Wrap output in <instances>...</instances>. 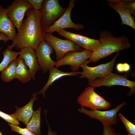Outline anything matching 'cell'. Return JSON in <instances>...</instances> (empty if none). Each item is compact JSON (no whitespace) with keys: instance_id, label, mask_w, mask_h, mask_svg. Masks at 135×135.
<instances>
[{"instance_id":"obj_1","label":"cell","mask_w":135,"mask_h":135,"mask_svg":"<svg viewBox=\"0 0 135 135\" xmlns=\"http://www.w3.org/2000/svg\"><path fill=\"white\" fill-rule=\"evenodd\" d=\"M26 18L23 20L14 40L7 48L12 50L15 48L20 50L30 47L35 50L40 43L44 40L42 16L40 10L33 8L26 12Z\"/></svg>"},{"instance_id":"obj_2","label":"cell","mask_w":135,"mask_h":135,"mask_svg":"<svg viewBox=\"0 0 135 135\" xmlns=\"http://www.w3.org/2000/svg\"><path fill=\"white\" fill-rule=\"evenodd\" d=\"M100 46L92 52V56L88 60L89 62H95L113 53L122 50L128 49L131 46L128 38L124 36L116 37L110 32L106 30L100 33Z\"/></svg>"},{"instance_id":"obj_3","label":"cell","mask_w":135,"mask_h":135,"mask_svg":"<svg viewBox=\"0 0 135 135\" xmlns=\"http://www.w3.org/2000/svg\"><path fill=\"white\" fill-rule=\"evenodd\" d=\"M94 88L89 86L78 97V103L82 107L89 108L91 110L108 109L111 106V103L97 94Z\"/></svg>"},{"instance_id":"obj_4","label":"cell","mask_w":135,"mask_h":135,"mask_svg":"<svg viewBox=\"0 0 135 135\" xmlns=\"http://www.w3.org/2000/svg\"><path fill=\"white\" fill-rule=\"evenodd\" d=\"M66 8L62 7L58 0H44L40 11L44 31L63 14Z\"/></svg>"},{"instance_id":"obj_5","label":"cell","mask_w":135,"mask_h":135,"mask_svg":"<svg viewBox=\"0 0 135 135\" xmlns=\"http://www.w3.org/2000/svg\"><path fill=\"white\" fill-rule=\"evenodd\" d=\"M119 53V51L118 52L112 60L109 62L94 67L88 66L87 64L90 62L88 60L80 66L82 68L83 71L80 73V78H87L89 83L93 82L97 78H103L112 72L116 59Z\"/></svg>"},{"instance_id":"obj_6","label":"cell","mask_w":135,"mask_h":135,"mask_svg":"<svg viewBox=\"0 0 135 135\" xmlns=\"http://www.w3.org/2000/svg\"><path fill=\"white\" fill-rule=\"evenodd\" d=\"M44 40L48 43L54 50L57 61L62 58L66 53L71 51L83 50L78 45L68 40L58 38L52 34L44 33Z\"/></svg>"},{"instance_id":"obj_7","label":"cell","mask_w":135,"mask_h":135,"mask_svg":"<svg viewBox=\"0 0 135 135\" xmlns=\"http://www.w3.org/2000/svg\"><path fill=\"white\" fill-rule=\"evenodd\" d=\"M89 86L94 88L102 86L109 87L112 86L118 85L127 86L130 89L127 94L130 96L135 92V82L128 79L126 76L120 75L111 73L104 77L96 79L88 84Z\"/></svg>"},{"instance_id":"obj_8","label":"cell","mask_w":135,"mask_h":135,"mask_svg":"<svg viewBox=\"0 0 135 135\" xmlns=\"http://www.w3.org/2000/svg\"><path fill=\"white\" fill-rule=\"evenodd\" d=\"M126 102H123L116 107L109 110L102 111L97 110H88L82 107L78 109L79 112L89 116L92 118L100 122L103 125L111 126L117 123V113L120 109L126 105Z\"/></svg>"},{"instance_id":"obj_9","label":"cell","mask_w":135,"mask_h":135,"mask_svg":"<svg viewBox=\"0 0 135 135\" xmlns=\"http://www.w3.org/2000/svg\"><path fill=\"white\" fill-rule=\"evenodd\" d=\"M92 52L85 50L68 52L62 58L56 62V67L58 68L63 65H69L72 72H77L80 66L90 58Z\"/></svg>"},{"instance_id":"obj_10","label":"cell","mask_w":135,"mask_h":135,"mask_svg":"<svg viewBox=\"0 0 135 135\" xmlns=\"http://www.w3.org/2000/svg\"><path fill=\"white\" fill-rule=\"evenodd\" d=\"M75 5V0H70L68 6L60 18L54 22L44 32L52 34L66 28H71L79 30L84 28L83 25L74 23L72 20L70 14Z\"/></svg>"},{"instance_id":"obj_11","label":"cell","mask_w":135,"mask_h":135,"mask_svg":"<svg viewBox=\"0 0 135 135\" xmlns=\"http://www.w3.org/2000/svg\"><path fill=\"white\" fill-rule=\"evenodd\" d=\"M7 8L8 16L18 31L25 13L29 9L33 8L28 0H14Z\"/></svg>"},{"instance_id":"obj_12","label":"cell","mask_w":135,"mask_h":135,"mask_svg":"<svg viewBox=\"0 0 135 135\" xmlns=\"http://www.w3.org/2000/svg\"><path fill=\"white\" fill-rule=\"evenodd\" d=\"M54 50L52 47L44 40L35 50L38 64L44 74L46 73L56 66V62L52 60L50 56Z\"/></svg>"},{"instance_id":"obj_13","label":"cell","mask_w":135,"mask_h":135,"mask_svg":"<svg viewBox=\"0 0 135 135\" xmlns=\"http://www.w3.org/2000/svg\"><path fill=\"white\" fill-rule=\"evenodd\" d=\"M56 32L66 40H70L84 50L93 52L100 46L99 40L71 32L64 29L59 30Z\"/></svg>"},{"instance_id":"obj_14","label":"cell","mask_w":135,"mask_h":135,"mask_svg":"<svg viewBox=\"0 0 135 135\" xmlns=\"http://www.w3.org/2000/svg\"><path fill=\"white\" fill-rule=\"evenodd\" d=\"M19 51V57L24 60L28 70L33 80H35V75L37 71L40 69L36 56L35 50L30 47L21 49Z\"/></svg>"},{"instance_id":"obj_15","label":"cell","mask_w":135,"mask_h":135,"mask_svg":"<svg viewBox=\"0 0 135 135\" xmlns=\"http://www.w3.org/2000/svg\"><path fill=\"white\" fill-rule=\"evenodd\" d=\"M108 5L119 14L122 20L120 25H127L135 30L134 18L120 1L108 0Z\"/></svg>"},{"instance_id":"obj_16","label":"cell","mask_w":135,"mask_h":135,"mask_svg":"<svg viewBox=\"0 0 135 135\" xmlns=\"http://www.w3.org/2000/svg\"><path fill=\"white\" fill-rule=\"evenodd\" d=\"M8 11L7 8L0 4V32L6 34L13 42L16 33L15 27L7 16Z\"/></svg>"},{"instance_id":"obj_17","label":"cell","mask_w":135,"mask_h":135,"mask_svg":"<svg viewBox=\"0 0 135 135\" xmlns=\"http://www.w3.org/2000/svg\"><path fill=\"white\" fill-rule=\"evenodd\" d=\"M37 99L36 96L33 94V97L26 105L20 108L16 106V112L10 115L18 120L22 121L26 125L34 112L33 109V105Z\"/></svg>"},{"instance_id":"obj_18","label":"cell","mask_w":135,"mask_h":135,"mask_svg":"<svg viewBox=\"0 0 135 135\" xmlns=\"http://www.w3.org/2000/svg\"><path fill=\"white\" fill-rule=\"evenodd\" d=\"M49 71V76L46 84L42 90L38 93L34 94V95L36 96L38 94H41L44 97L46 91L55 81L65 76H78V74H80L81 72L78 71L69 72H64L59 70L56 67H54Z\"/></svg>"},{"instance_id":"obj_19","label":"cell","mask_w":135,"mask_h":135,"mask_svg":"<svg viewBox=\"0 0 135 135\" xmlns=\"http://www.w3.org/2000/svg\"><path fill=\"white\" fill-rule=\"evenodd\" d=\"M18 61L15 72V78L23 84L29 81L32 76L28 67L26 65L24 60L19 57Z\"/></svg>"},{"instance_id":"obj_20","label":"cell","mask_w":135,"mask_h":135,"mask_svg":"<svg viewBox=\"0 0 135 135\" xmlns=\"http://www.w3.org/2000/svg\"><path fill=\"white\" fill-rule=\"evenodd\" d=\"M41 110V108L40 107L34 112L32 117L26 125V128L36 135H41L40 129Z\"/></svg>"},{"instance_id":"obj_21","label":"cell","mask_w":135,"mask_h":135,"mask_svg":"<svg viewBox=\"0 0 135 135\" xmlns=\"http://www.w3.org/2000/svg\"><path fill=\"white\" fill-rule=\"evenodd\" d=\"M17 61V58L10 63L2 72L1 78L3 81L6 82H9L15 78Z\"/></svg>"},{"instance_id":"obj_22","label":"cell","mask_w":135,"mask_h":135,"mask_svg":"<svg viewBox=\"0 0 135 135\" xmlns=\"http://www.w3.org/2000/svg\"><path fill=\"white\" fill-rule=\"evenodd\" d=\"M19 52H17L7 48L2 52L3 58L0 63V72H2L11 62L17 58Z\"/></svg>"},{"instance_id":"obj_23","label":"cell","mask_w":135,"mask_h":135,"mask_svg":"<svg viewBox=\"0 0 135 135\" xmlns=\"http://www.w3.org/2000/svg\"><path fill=\"white\" fill-rule=\"evenodd\" d=\"M118 116L124 125L128 135H135V125L126 118L121 113L118 114Z\"/></svg>"},{"instance_id":"obj_24","label":"cell","mask_w":135,"mask_h":135,"mask_svg":"<svg viewBox=\"0 0 135 135\" xmlns=\"http://www.w3.org/2000/svg\"><path fill=\"white\" fill-rule=\"evenodd\" d=\"M12 130L20 133L22 135H36L27 128H22L17 125L8 124Z\"/></svg>"},{"instance_id":"obj_25","label":"cell","mask_w":135,"mask_h":135,"mask_svg":"<svg viewBox=\"0 0 135 135\" xmlns=\"http://www.w3.org/2000/svg\"><path fill=\"white\" fill-rule=\"evenodd\" d=\"M130 13L135 15V0H120Z\"/></svg>"},{"instance_id":"obj_26","label":"cell","mask_w":135,"mask_h":135,"mask_svg":"<svg viewBox=\"0 0 135 135\" xmlns=\"http://www.w3.org/2000/svg\"><path fill=\"white\" fill-rule=\"evenodd\" d=\"M0 117L7 122L16 125H20L18 120L10 115L0 111Z\"/></svg>"},{"instance_id":"obj_27","label":"cell","mask_w":135,"mask_h":135,"mask_svg":"<svg viewBox=\"0 0 135 135\" xmlns=\"http://www.w3.org/2000/svg\"><path fill=\"white\" fill-rule=\"evenodd\" d=\"M103 135H120V134L116 132L115 129L111 126L103 125Z\"/></svg>"},{"instance_id":"obj_28","label":"cell","mask_w":135,"mask_h":135,"mask_svg":"<svg viewBox=\"0 0 135 135\" xmlns=\"http://www.w3.org/2000/svg\"><path fill=\"white\" fill-rule=\"evenodd\" d=\"M130 65L127 63H119L116 66L117 70L120 72H128L130 70Z\"/></svg>"},{"instance_id":"obj_29","label":"cell","mask_w":135,"mask_h":135,"mask_svg":"<svg viewBox=\"0 0 135 135\" xmlns=\"http://www.w3.org/2000/svg\"><path fill=\"white\" fill-rule=\"evenodd\" d=\"M32 5V8L36 10H40L42 7L44 0H28Z\"/></svg>"},{"instance_id":"obj_30","label":"cell","mask_w":135,"mask_h":135,"mask_svg":"<svg viewBox=\"0 0 135 135\" xmlns=\"http://www.w3.org/2000/svg\"><path fill=\"white\" fill-rule=\"evenodd\" d=\"M9 40H10L9 38L6 35L0 32V41L2 40L4 43H6Z\"/></svg>"},{"instance_id":"obj_31","label":"cell","mask_w":135,"mask_h":135,"mask_svg":"<svg viewBox=\"0 0 135 135\" xmlns=\"http://www.w3.org/2000/svg\"><path fill=\"white\" fill-rule=\"evenodd\" d=\"M48 135H56V132H52L49 126H48Z\"/></svg>"},{"instance_id":"obj_32","label":"cell","mask_w":135,"mask_h":135,"mask_svg":"<svg viewBox=\"0 0 135 135\" xmlns=\"http://www.w3.org/2000/svg\"><path fill=\"white\" fill-rule=\"evenodd\" d=\"M0 135H2V132H1L0 131Z\"/></svg>"},{"instance_id":"obj_33","label":"cell","mask_w":135,"mask_h":135,"mask_svg":"<svg viewBox=\"0 0 135 135\" xmlns=\"http://www.w3.org/2000/svg\"><path fill=\"white\" fill-rule=\"evenodd\" d=\"M2 48V47L0 48V52Z\"/></svg>"}]
</instances>
